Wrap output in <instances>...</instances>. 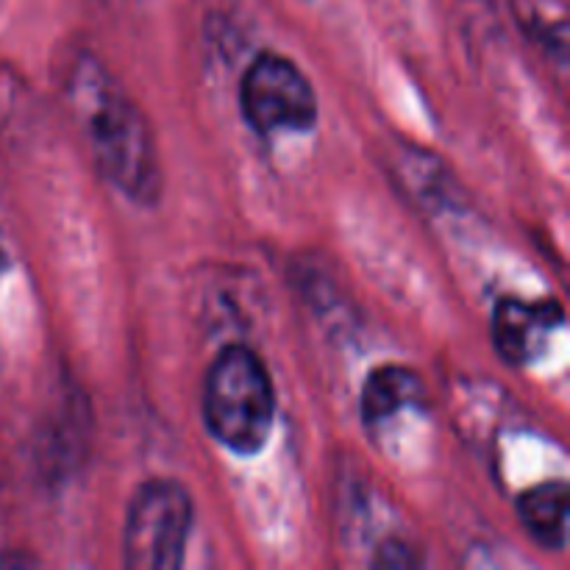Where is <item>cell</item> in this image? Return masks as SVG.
I'll use <instances>...</instances> for the list:
<instances>
[{"label": "cell", "instance_id": "cell-9", "mask_svg": "<svg viewBox=\"0 0 570 570\" xmlns=\"http://www.w3.org/2000/svg\"><path fill=\"white\" fill-rule=\"evenodd\" d=\"M373 566L376 568H415L421 566L415 549L401 540H387V543L379 546L376 557H373Z\"/></svg>", "mask_w": 570, "mask_h": 570}, {"label": "cell", "instance_id": "cell-4", "mask_svg": "<svg viewBox=\"0 0 570 570\" xmlns=\"http://www.w3.org/2000/svg\"><path fill=\"white\" fill-rule=\"evenodd\" d=\"M239 109L259 134L312 131L317 122V98L309 78L287 56H256L239 83Z\"/></svg>", "mask_w": 570, "mask_h": 570}, {"label": "cell", "instance_id": "cell-1", "mask_svg": "<svg viewBox=\"0 0 570 570\" xmlns=\"http://www.w3.org/2000/svg\"><path fill=\"white\" fill-rule=\"evenodd\" d=\"M70 95L106 181L134 204H156L161 195V165L142 109L111 81L98 61L89 59L78 61Z\"/></svg>", "mask_w": 570, "mask_h": 570}, {"label": "cell", "instance_id": "cell-6", "mask_svg": "<svg viewBox=\"0 0 570 570\" xmlns=\"http://www.w3.org/2000/svg\"><path fill=\"white\" fill-rule=\"evenodd\" d=\"M568 510L570 490L562 479L534 484L518 499V518L523 529L549 551H562L568 546Z\"/></svg>", "mask_w": 570, "mask_h": 570}, {"label": "cell", "instance_id": "cell-3", "mask_svg": "<svg viewBox=\"0 0 570 570\" xmlns=\"http://www.w3.org/2000/svg\"><path fill=\"white\" fill-rule=\"evenodd\" d=\"M193 515V499L173 479H150L139 484L126 512L122 562L131 570L181 568Z\"/></svg>", "mask_w": 570, "mask_h": 570}, {"label": "cell", "instance_id": "cell-10", "mask_svg": "<svg viewBox=\"0 0 570 570\" xmlns=\"http://www.w3.org/2000/svg\"><path fill=\"white\" fill-rule=\"evenodd\" d=\"M3 271H6V254L0 250V273H3Z\"/></svg>", "mask_w": 570, "mask_h": 570}, {"label": "cell", "instance_id": "cell-2", "mask_svg": "<svg viewBox=\"0 0 570 570\" xmlns=\"http://www.w3.org/2000/svg\"><path fill=\"white\" fill-rule=\"evenodd\" d=\"M204 421L232 454L265 449L276 421V393L259 356L245 345H226L215 356L204 387Z\"/></svg>", "mask_w": 570, "mask_h": 570}, {"label": "cell", "instance_id": "cell-7", "mask_svg": "<svg viewBox=\"0 0 570 570\" xmlns=\"http://www.w3.org/2000/svg\"><path fill=\"white\" fill-rule=\"evenodd\" d=\"M426 404V387L412 367L382 365L367 376L362 390V417L367 426L390 421L401 410Z\"/></svg>", "mask_w": 570, "mask_h": 570}, {"label": "cell", "instance_id": "cell-8", "mask_svg": "<svg viewBox=\"0 0 570 570\" xmlns=\"http://www.w3.org/2000/svg\"><path fill=\"white\" fill-rule=\"evenodd\" d=\"M546 3H549V0H515L518 22L523 26V31L532 33L534 39H540L546 48L566 56V11H557V14L551 17V9H546Z\"/></svg>", "mask_w": 570, "mask_h": 570}, {"label": "cell", "instance_id": "cell-5", "mask_svg": "<svg viewBox=\"0 0 570 570\" xmlns=\"http://www.w3.org/2000/svg\"><path fill=\"white\" fill-rule=\"evenodd\" d=\"M560 326H566V309L557 298H501L493 312L495 351L512 367L532 365Z\"/></svg>", "mask_w": 570, "mask_h": 570}]
</instances>
